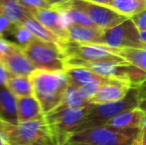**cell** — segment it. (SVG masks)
Here are the masks:
<instances>
[{"label":"cell","mask_w":146,"mask_h":145,"mask_svg":"<svg viewBox=\"0 0 146 145\" xmlns=\"http://www.w3.org/2000/svg\"><path fill=\"white\" fill-rule=\"evenodd\" d=\"M0 145H9L5 134H4L1 130H0Z\"/></svg>","instance_id":"obj_37"},{"label":"cell","mask_w":146,"mask_h":145,"mask_svg":"<svg viewBox=\"0 0 146 145\" xmlns=\"http://www.w3.org/2000/svg\"><path fill=\"white\" fill-rule=\"evenodd\" d=\"M104 29L94 27H84L78 25H70L68 27V41L84 44H100Z\"/></svg>","instance_id":"obj_17"},{"label":"cell","mask_w":146,"mask_h":145,"mask_svg":"<svg viewBox=\"0 0 146 145\" xmlns=\"http://www.w3.org/2000/svg\"><path fill=\"white\" fill-rule=\"evenodd\" d=\"M139 107L144 111V122L141 128V143L140 145H146V99L140 101Z\"/></svg>","instance_id":"obj_31"},{"label":"cell","mask_w":146,"mask_h":145,"mask_svg":"<svg viewBox=\"0 0 146 145\" xmlns=\"http://www.w3.org/2000/svg\"><path fill=\"white\" fill-rule=\"evenodd\" d=\"M10 34L16 39V41H17L16 44L20 45L22 48L25 47L27 44H29L31 41L35 38V36L31 33L29 30L22 25H14Z\"/></svg>","instance_id":"obj_26"},{"label":"cell","mask_w":146,"mask_h":145,"mask_svg":"<svg viewBox=\"0 0 146 145\" xmlns=\"http://www.w3.org/2000/svg\"><path fill=\"white\" fill-rule=\"evenodd\" d=\"M136 87H137V91H138L140 101L146 99V79L144 81H142L141 83H139L138 85H136Z\"/></svg>","instance_id":"obj_34"},{"label":"cell","mask_w":146,"mask_h":145,"mask_svg":"<svg viewBox=\"0 0 146 145\" xmlns=\"http://www.w3.org/2000/svg\"><path fill=\"white\" fill-rule=\"evenodd\" d=\"M100 45L116 49L144 48V44L140 40V32L130 18L114 27L104 30Z\"/></svg>","instance_id":"obj_9"},{"label":"cell","mask_w":146,"mask_h":145,"mask_svg":"<svg viewBox=\"0 0 146 145\" xmlns=\"http://www.w3.org/2000/svg\"><path fill=\"white\" fill-rule=\"evenodd\" d=\"M0 15L6 17L14 25H21L32 13L24 8L17 0H5L0 6Z\"/></svg>","instance_id":"obj_19"},{"label":"cell","mask_w":146,"mask_h":145,"mask_svg":"<svg viewBox=\"0 0 146 145\" xmlns=\"http://www.w3.org/2000/svg\"><path fill=\"white\" fill-rule=\"evenodd\" d=\"M30 79L34 97L40 103L45 115L61 105L70 85L65 72L36 70L30 75Z\"/></svg>","instance_id":"obj_1"},{"label":"cell","mask_w":146,"mask_h":145,"mask_svg":"<svg viewBox=\"0 0 146 145\" xmlns=\"http://www.w3.org/2000/svg\"><path fill=\"white\" fill-rule=\"evenodd\" d=\"M92 103H90L88 99L83 97L78 87L69 85L68 89L66 91L63 103L59 107L61 109H83V107H88Z\"/></svg>","instance_id":"obj_25"},{"label":"cell","mask_w":146,"mask_h":145,"mask_svg":"<svg viewBox=\"0 0 146 145\" xmlns=\"http://www.w3.org/2000/svg\"><path fill=\"white\" fill-rule=\"evenodd\" d=\"M17 110L19 123L45 118L40 103L34 95L17 97Z\"/></svg>","instance_id":"obj_14"},{"label":"cell","mask_w":146,"mask_h":145,"mask_svg":"<svg viewBox=\"0 0 146 145\" xmlns=\"http://www.w3.org/2000/svg\"><path fill=\"white\" fill-rule=\"evenodd\" d=\"M140 97L136 87H131L127 95L122 99L114 103H102V105H90L88 114L85 119L78 127L76 132L88 128L106 125L110 120L127 110L139 107Z\"/></svg>","instance_id":"obj_4"},{"label":"cell","mask_w":146,"mask_h":145,"mask_svg":"<svg viewBox=\"0 0 146 145\" xmlns=\"http://www.w3.org/2000/svg\"><path fill=\"white\" fill-rule=\"evenodd\" d=\"M140 40L144 45H146V31L140 33Z\"/></svg>","instance_id":"obj_38"},{"label":"cell","mask_w":146,"mask_h":145,"mask_svg":"<svg viewBox=\"0 0 146 145\" xmlns=\"http://www.w3.org/2000/svg\"><path fill=\"white\" fill-rule=\"evenodd\" d=\"M66 145H67V144H66Z\"/></svg>","instance_id":"obj_42"},{"label":"cell","mask_w":146,"mask_h":145,"mask_svg":"<svg viewBox=\"0 0 146 145\" xmlns=\"http://www.w3.org/2000/svg\"><path fill=\"white\" fill-rule=\"evenodd\" d=\"M144 122V111L140 109L127 110L115 116L108 122L106 125L114 128H142Z\"/></svg>","instance_id":"obj_18"},{"label":"cell","mask_w":146,"mask_h":145,"mask_svg":"<svg viewBox=\"0 0 146 145\" xmlns=\"http://www.w3.org/2000/svg\"><path fill=\"white\" fill-rule=\"evenodd\" d=\"M65 73L69 79L70 85L78 89L92 81H110L111 79L110 77L98 75L84 67H67Z\"/></svg>","instance_id":"obj_15"},{"label":"cell","mask_w":146,"mask_h":145,"mask_svg":"<svg viewBox=\"0 0 146 145\" xmlns=\"http://www.w3.org/2000/svg\"><path fill=\"white\" fill-rule=\"evenodd\" d=\"M143 49H145V50H146V45H144V48H143Z\"/></svg>","instance_id":"obj_41"},{"label":"cell","mask_w":146,"mask_h":145,"mask_svg":"<svg viewBox=\"0 0 146 145\" xmlns=\"http://www.w3.org/2000/svg\"><path fill=\"white\" fill-rule=\"evenodd\" d=\"M44 27L58 36L64 43L68 42V25L63 14L57 8L41 9L32 14ZM62 47V46H61Z\"/></svg>","instance_id":"obj_12"},{"label":"cell","mask_w":146,"mask_h":145,"mask_svg":"<svg viewBox=\"0 0 146 145\" xmlns=\"http://www.w3.org/2000/svg\"><path fill=\"white\" fill-rule=\"evenodd\" d=\"M23 50L30 62L37 70L50 72H65L67 56L62 47L56 43L46 42L35 37L23 47Z\"/></svg>","instance_id":"obj_6"},{"label":"cell","mask_w":146,"mask_h":145,"mask_svg":"<svg viewBox=\"0 0 146 145\" xmlns=\"http://www.w3.org/2000/svg\"><path fill=\"white\" fill-rule=\"evenodd\" d=\"M5 1V0H0V6L2 5V4H3V2Z\"/></svg>","instance_id":"obj_39"},{"label":"cell","mask_w":146,"mask_h":145,"mask_svg":"<svg viewBox=\"0 0 146 145\" xmlns=\"http://www.w3.org/2000/svg\"><path fill=\"white\" fill-rule=\"evenodd\" d=\"M0 130L9 145H56L46 118L11 124L0 118Z\"/></svg>","instance_id":"obj_3"},{"label":"cell","mask_w":146,"mask_h":145,"mask_svg":"<svg viewBox=\"0 0 146 145\" xmlns=\"http://www.w3.org/2000/svg\"><path fill=\"white\" fill-rule=\"evenodd\" d=\"M55 8H57L63 14L64 18L66 19V21H67L69 26L78 25V26H84V27H94V28L98 27L85 12L81 11L78 8L72 6L68 2Z\"/></svg>","instance_id":"obj_20"},{"label":"cell","mask_w":146,"mask_h":145,"mask_svg":"<svg viewBox=\"0 0 146 145\" xmlns=\"http://www.w3.org/2000/svg\"><path fill=\"white\" fill-rule=\"evenodd\" d=\"M1 63L12 75L30 77L37 70L25 55L23 48L13 42H11V46Z\"/></svg>","instance_id":"obj_11"},{"label":"cell","mask_w":146,"mask_h":145,"mask_svg":"<svg viewBox=\"0 0 146 145\" xmlns=\"http://www.w3.org/2000/svg\"><path fill=\"white\" fill-rule=\"evenodd\" d=\"M111 79H110V81H111ZM108 83V81H92V83H88L87 85L81 87L79 89L82 95H83V97L90 101V99L100 91V89L102 87V85H104V83Z\"/></svg>","instance_id":"obj_28"},{"label":"cell","mask_w":146,"mask_h":145,"mask_svg":"<svg viewBox=\"0 0 146 145\" xmlns=\"http://www.w3.org/2000/svg\"><path fill=\"white\" fill-rule=\"evenodd\" d=\"M21 25L24 26L25 28H27L33 35L36 38L40 39V40L46 41V42L56 43V44L60 45V46L63 45V42H62L61 39L58 36H56L50 30H48L46 27H44L33 15L28 18V19H26Z\"/></svg>","instance_id":"obj_21"},{"label":"cell","mask_w":146,"mask_h":145,"mask_svg":"<svg viewBox=\"0 0 146 145\" xmlns=\"http://www.w3.org/2000/svg\"><path fill=\"white\" fill-rule=\"evenodd\" d=\"M110 7L130 18L146 9V0H112Z\"/></svg>","instance_id":"obj_23"},{"label":"cell","mask_w":146,"mask_h":145,"mask_svg":"<svg viewBox=\"0 0 146 145\" xmlns=\"http://www.w3.org/2000/svg\"><path fill=\"white\" fill-rule=\"evenodd\" d=\"M13 27L14 24H12L6 17L0 15V34L2 36L4 35V33H10L12 31V29H13Z\"/></svg>","instance_id":"obj_30"},{"label":"cell","mask_w":146,"mask_h":145,"mask_svg":"<svg viewBox=\"0 0 146 145\" xmlns=\"http://www.w3.org/2000/svg\"><path fill=\"white\" fill-rule=\"evenodd\" d=\"M46 1L48 2L51 7H58V6H61L63 4L67 3L70 0H46Z\"/></svg>","instance_id":"obj_35"},{"label":"cell","mask_w":146,"mask_h":145,"mask_svg":"<svg viewBox=\"0 0 146 145\" xmlns=\"http://www.w3.org/2000/svg\"><path fill=\"white\" fill-rule=\"evenodd\" d=\"M10 46H11V42L4 39H0V62L3 59V57L6 55V53L8 52Z\"/></svg>","instance_id":"obj_33"},{"label":"cell","mask_w":146,"mask_h":145,"mask_svg":"<svg viewBox=\"0 0 146 145\" xmlns=\"http://www.w3.org/2000/svg\"><path fill=\"white\" fill-rule=\"evenodd\" d=\"M0 118L11 124H18L17 97L5 85H0Z\"/></svg>","instance_id":"obj_16"},{"label":"cell","mask_w":146,"mask_h":145,"mask_svg":"<svg viewBox=\"0 0 146 145\" xmlns=\"http://www.w3.org/2000/svg\"><path fill=\"white\" fill-rule=\"evenodd\" d=\"M141 128H114L108 125L73 133L67 145H140Z\"/></svg>","instance_id":"obj_2"},{"label":"cell","mask_w":146,"mask_h":145,"mask_svg":"<svg viewBox=\"0 0 146 145\" xmlns=\"http://www.w3.org/2000/svg\"><path fill=\"white\" fill-rule=\"evenodd\" d=\"M68 3L85 12L98 28L104 30L114 27L128 18L111 7L92 3L87 0H70Z\"/></svg>","instance_id":"obj_10"},{"label":"cell","mask_w":146,"mask_h":145,"mask_svg":"<svg viewBox=\"0 0 146 145\" xmlns=\"http://www.w3.org/2000/svg\"><path fill=\"white\" fill-rule=\"evenodd\" d=\"M113 53L118 55L130 64L146 71V50L140 48H113Z\"/></svg>","instance_id":"obj_24"},{"label":"cell","mask_w":146,"mask_h":145,"mask_svg":"<svg viewBox=\"0 0 146 145\" xmlns=\"http://www.w3.org/2000/svg\"><path fill=\"white\" fill-rule=\"evenodd\" d=\"M130 19L140 33L146 31V9L133 15L132 17H130Z\"/></svg>","instance_id":"obj_29"},{"label":"cell","mask_w":146,"mask_h":145,"mask_svg":"<svg viewBox=\"0 0 146 145\" xmlns=\"http://www.w3.org/2000/svg\"><path fill=\"white\" fill-rule=\"evenodd\" d=\"M6 87L16 97L34 95V91H33V85L30 77L12 75L8 83H6Z\"/></svg>","instance_id":"obj_22"},{"label":"cell","mask_w":146,"mask_h":145,"mask_svg":"<svg viewBox=\"0 0 146 145\" xmlns=\"http://www.w3.org/2000/svg\"><path fill=\"white\" fill-rule=\"evenodd\" d=\"M132 85L125 81L112 79L110 81L102 85L100 91L90 99V103L92 105H102L118 101L127 95Z\"/></svg>","instance_id":"obj_13"},{"label":"cell","mask_w":146,"mask_h":145,"mask_svg":"<svg viewBox=\"0 0 146 145\" xmlns=\"http://www.w3.org/2000/svg\"><path fill=\"white\" fill-rule=\"evenodd\" d=\"M67 67H84L98 75L125 81L136 87L146 79V71L130 63L116 62H88L75 58H67Z\"/></svg>","instance_id":"obj_5"},{"label":"cell","mask_w":146,"mask_h":145,"mask_svg":"<svg viewBox=\"0 0 146 145\" xmlns=\"http://www.w3.org/2000/svg\"><path fill=\"white\" fill-rule=\"evenodd\" d=\"M12 75L7 71V69L4 67V65L0 62V85H5L8 83Z\"/></svg>","instance_id":"obj_32"},{"label":"cell","mask_w":146,"mask_h":145,"mask_svg":"<svg viewBox=\"0 0 146 145\" xmlns=\"http://www.w3.org/2000/svg\"><path fill=\"white\" fill-rule=\"evenodd\" d=\"M87 1L92 2V3H96V4H100V5H104V6H108V7H110V4H111L112 0H87Z\"/></svg>","instance_id":"obj_36"},{"label":"cell","mask_w":146,"mask_h":145,"mask_svg":"<svg viewBox=\"0 0 146 145\" xmlns=\"http://www.w3.org/2000/svg\"><path fill=\"white\" fill-rule=\"evenodd\" d=\"M90 105L83 109L57 107L45 115L49 129L56 145H66L88 114Z\"/></svg>","instance_id":"obj_7"},{"label":"cell","mask_w":146,"mask_h":145,"mask_svg":"<svg viewBox=\"0 0 146 145\" xmlns=\"http://www.w3.org/2000/svg\"><path fill=\"white\" fill-rule=\"evenodd\" d=\"M17 1L32 14L38 10L52 8L46 0H17Z\"/></svg>","instance_id":"obj_27"},{"label":"cell","mask_w":146,"mask_h":145,"mask_svg":"<svg viewBox=\"0 0 146 145\" xmlns=\"http://www.w3.org/2000/svg\"><path fill=\"white\" fill-rule=\"evenodd\" d=\"M0 39H4V37H3V36H2V35H1V34H0Z\"/></svg>","instance_id":"obj_40"},{"label":"cell","mask_w":146,"mask_h":145,"mask_svg":"<svg viewBox=\"0 0 146 145\" xmlns=\"http://www.w3.org/2000/svg\"><path fill=\"white\" fill-rule=\"evenodd\" d=\"M67 58H75L88 62H116L126 63L123 58L113 53V48L100 44H84L68 42L62 45Z\"/></svg>","instance_id":"obj_8"}]
</instances>
